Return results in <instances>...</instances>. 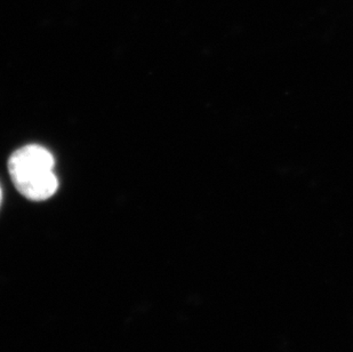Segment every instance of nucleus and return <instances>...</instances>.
Instances as JSON below:
<instances>
[{
	"label": "nucleus",
	"instance_id": "nucleus-1",
	"mask_svg": "<svg viewBox=\"0 0 353 352\" xmlns=\"http://www.w3.org/2000/svg\"><path fill=\"white\" fill-rule=\"evenodd\" d=\"M8 170L14 186L28 199L43 202L57 193L54 157L43 146H26L10 156Z\"/></svg>",
	"mask_w": 353,
	"mask_h": 352
},
{
	"label": "nucleus",
	"instance_id": "nucleus-2",
	"mask_svg": "<svg viewBox=\"0 0 353 352\" xmlns=\"http://www.w3.org/2000/svg\"><path fill=\"white\" fill-rule=\"evenodd\" d=\"M1 199H3V193H1V188H0V205H1Z\"/></svg>",
	"mask_w": 353,
	"mask_h": 352
}]
</instances>
